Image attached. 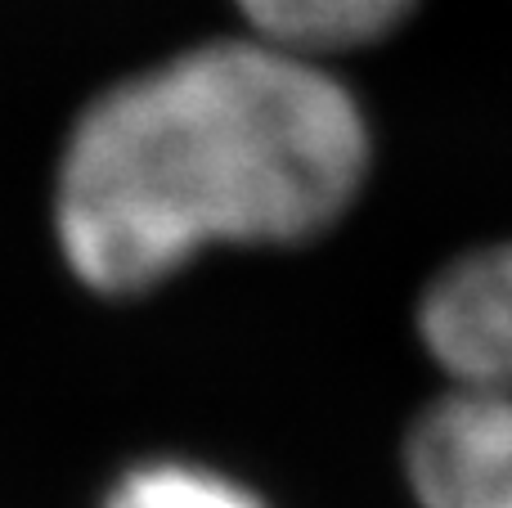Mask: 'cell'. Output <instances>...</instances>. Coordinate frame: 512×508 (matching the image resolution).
<instances>
[{
    "mask_svg": "<svg viewBox=\"0 0 512 508\" xmlns=\"http://www.w3.org/2000/svg\"><path fill=\"white\" fill-rule=\"evenodd\" d=\"M351 90L265 36L176 54L104 90L68 135L54 230L95 293H140L207 243H301L360 194Z\"/></svg>",
    "mask_w": 512,
    "mask_h": 508,
    "instance_id": "1",
    "label": "cell"
},
{
    "mask_svg": "<svg viewBox=\"0 0 512 508\" xmlns=\"http://www.w3.org/2000/svg\"><path fill=\"white\" fill-rule=\"evenodd\" d=\"M104 508H265L230 477L194 464H144L113 486Z\"/></svg>",
    "mask_w": 512,
    "mask_h": 508,
    "instance_id": "5",
    "label": "cell"
},
{
    "mask_svg": "<svg viewBox=\"0 0 512 508\" xmlns=\"http://www.w3.org/2000/svg\"><path fill=\"white\" fill-rule=\"evenodd\" d=\"M256 36L301 54L351 50L378 41L409 14L414 0H234Z\"/></svg>",
    "mask_w": 512,
    "mask_h": 508,
    "instance_id": "4",
    "label": "cell"
},
{
    "mask_svg": "<svg viewBox=\"0 0 512 508\" xmlns=\"http://www.w3.org/2000/svg\"><path fill=\"white\" fill-rule=\"evenodd\" d=\"M405 468L423 508H512V392L454 387L427 405Z\"/></svg>",
    "mask_w": 512,
    "mask_h": 508,
    "instance_id": "2",
    "label": "cell"
},
{
    "mask_svg": "<svg viewBox=\"0 0 512 508\" xmlns=\"http://www.w3.org/2000/svg\"><path fill=\"white\" fill-rule=\"evenodd\" d=\"M418 329L459 387L512 392V243L481 248L445 270L423 297Z\"/></svg>",
    "mask_w": 512,
    "mask_h": 508,
    "instance_id": "3",
    "label": "cell"
}]
</instances>
